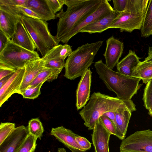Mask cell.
<instances>
[{"mask_svg": "<svg viewBox=\"0 0 152 152\" xmlns=\"http://www.w3.org/2000/svg\"><path fill=\"white\" fill-rule=\"evenodd\" d=\"M104 0H64L66 10L56 15L59 19L55 37L59 42L81 21L95 11Z\"/></svg>", "mask_w": 152, "mask_h": 152, "instance_id": "cell-1", "label": "cell"}, {"mask_svg": "<svg viewBox=\"0 0 152 152\" xmlns=\"http://www.w3.org/2000/svg\"><path fill=\"white\" fill-rule=\"evenodd\" d=\"M94 66L99 78L107 88L114 92L121 99L131 100L140 87V79L115 71L108 67L102 60L96 62Z\"/></svg>", "mask_w": 152, "mask_h": 152, "instance_id": "cell-2", "label": "cell"}, {"mask_svg": "<svg viewBox=\"0 0 152 152\" xmlns=\"http://www.w3.org/2000/svg\"><path fill=\"white\" fill-rule=\"evenodd\" d=\"M131 100H124L102 94L94 92L89 102L79 112L88 130H93L100 117L109 111L118 112L125 106L133 104Z\"/></svg>", "mask_w": 152, "mask_h": 152, "instance_id": "cell-3", "label": "cell"}, {"mask_svg": "<svg viewBox=\"0 0 152 152\" xmlns=\"http://www.w3.org/2000/svg\"><path fill=\"white\" fill-rule=\"evenodd\" d=\"M103 42L87 43L73 51L65 62L64 76L71 80L81 77L92 64Z\"/></svg>", "mask_w": 152, "mask_h": 152, "instance_id": "cell-4", "label": "cell"}, {"mask_svg": "<svg viewBox=\"0 0 152 152\" xmlns=\"http://www.w3.org/2000/svg\"><path fill=\"white\" fill-rule=\"evenodd\" d=\"M149 0H127L125 10L118 14L109 28L132 32L140 30Z\"/></svg>", "mask_w": 152, "mask_h": 152, "instance_id": "cell-5", "label": "cell"}, {"mask_svg": "<svg viewBox=\"0 0 152 152\" xmlns=\"http://www.w3.org/2000/svg\"><path fill=\"white\" fill-rule=\"evenodd\" d=\"M21 20L42 56L59 45V42L51 34L46 21L25 16H22Z\"/></svg>", "mask_w": 152, "mask_h": 152, "instance_id": "cell-6", "label": "cell"}, {"mask_svg": "<svg viewBox=\"0 0 152 152\" xmlns=\"http://www.w3.org/2000/svg\"><path fill=\"white\" fill-rule=\"evenodd\" d=\"M40 58L36 51L26 50L15 44L11 39L0 53V67L17 70L24 67L28 62Z\"/></svg>", "mask_w": 152, "mask_h": 152, "instance_id": "cell-7", "label": "cell"}, {"mask_svg": "<svg viewBox=\"0 0 152 152\" xmlns=\"http://www.w3.org/2000/svg\"><path fill=\"white\" fill-rule=\"evenodd\" d=\"M120 152H152V131H137L123 140Z\"/></svg>", "mask_w": 152, "mask_h": 152, "instance_id": "cell-8", "label": "cell"}, {"mask_svg": "<svg viewBox=\"0 0 152 152\" xmlns=\"http://www.w3.org/2000/svg\"><path fill=\"white\" fill-rule=\"evenodd\" d=\"M22 16L17 6L0 4V30L11 39Z\"/></svg>", "mask_w": 152, "mask_h": 152, "instance_id": "cell-9", "label": "cell"}, {"mask_svg": "<svg viewBox=\"0 0 152 152\" xmlns=\"http://www.w3.org/2000/svg\"><path fill=\"white\" fill-rule=\"evenodd\" d=\"M72 52V47L70 45L67 44L58 45L41 58L45 61V67L62 70L64 67L65 59Z\"/></svg>", "mask_w": 152, "mask_h": 152, "instance_id": "cell-10", "label": "cell"}, {"mask_svg": "<svg viewBox=\"0 0 152 152\" xmlns=\"http://www.w3.org/2000/svg\"><path fill=\"white\" fill-rule=\"evenodd\" d=\"M113 11L109 1L104 0L95 11L76 25L65 37L62 42L67 44L72 37L79 33L80 30L85 26L104 17Z\"/></svg>", "mask_w": 152, "mask_h": 152, "instance_id": "cell-11", "label": "cell"}, {"mask_svg": "<svg viewBox=\"0 0 152 152\" xmlns=\"http://www.w3.org/2000/svg\"><path fill=\"white\" fill-rule=\"evenodd\" d=\"M29 134L27 126L21 125L16 127L0 145V152H16Z\"/></svg>", "mask_w": 152, "mask_h": 152, "instance_id": "cell-12", "label": "cell"}, {"mask_svg": "<svg viewBox=\"0 0 152 152\" xmlns=\"http://www.w3.org/2000/svg\"><path fill=\"white\" fill-rule=\"evenodd\" d=\"M25 71L24 67L17 69L0 89V107L15 93L18 94Z\"/></svg>", "mask_w": 152, "mask_h": 152, "instance_id": "cell-13", "label": "cell"}, {"mask_svg": "<svg viewBox=\"0 0 152 152\" xmlns=\"http://www.w3.org/2000/svg\"><path fill=\"white\" fill-rule=\"evenodd\" d=\"M106 47L103 54L105 64L109 68L113 69L119 62L124 50V43L113 36L106 40Z\"/></svg>", "mask_w": 152, "mask_h": 152, "instance_id": "cell-14", "label": "cell"}, {"mask_svg": "<svg viewBox=\"0 0 152 152\" xmlns=\"http://www.w3.org/2000/svg\"><path fill=\"white\" fill-rule=\"evenodd\" d=\"M50 134L62 143L72 152H86L76 142V138L79 136L63 126L52 128Z\"/></svg>", "mask_w": 152, "mask_h": 152, "instance_id": "cell-15", "label": "cell"}, {"mask_svg": "<svg viewBox=\"0 0 152 152\" xmlns=\"http://www.w3.org/2000/svg\"><path fill=\"white\" fill-rule=\"evenodd\" d=\"M111 134L99 118L91 134L95 152H110L109 143Z\"/></svg>", "mask_w": 152, "mask_h": 152, "instance_id": "cell-16", "label": "cell"}, {"mask_svg": "<svg viewBox=\"0 0 152 152\" xmlns=\"http://www.w3.org/2000/svg\"><path fill=\"white\" fill-rule=\"evenodd\" d=\"M92 72L88 69L81 77L76 91V106L77 110L83 108L90 99Z\"/></svg>", "mask_w": 152, "mask_h": 152, "instance_id": "cell-17", "label": "cell"}, {"mask_svg": "<svg viewBox=\"0 0 152 152\" xmlns=\"http://www.w3.org/2000/svg\"><path fill=\"white\" fill-rule=\"evenodd\" d=\"M44 65L45 61L41 58L31 61L25 64V71L18 94L21 95L44 69Z\"/></svg>", "mask_w": 152, "mask_h": 152, "instance_id": "cell-18", "label": "cell"}, {"mask_svg": "<svg viewBox=\"0 0 152 152\" xmlns=\"http://www.w3.org/2000/svg\"><path fill=\"white\" fill-rule=\"evenodd\" d=\"M136 110L134 104L125 106L115 112V126L118 138L123 140L125 137L132 113Z\"/></svg>", "mask_w": 152, "mask_h": 152, "instance_id": "cell-19", "label": "cell"}, {"mask_svg": "<svg viewBox=\"0 0 152 152\" xmlns=\"http://www.w3.org/2000/svg\"><path fill=\"white\" fill-rule=\"evenodd\" d=\"M15 44L31 51H35V45L21 20L18 22L15 32L11 39Z\"/></svg>", "mask_w": 152, "mask_h": 152, "instance_id": "cell-20", "label": "cell"}, {"mask_svg": "<svg viewBox=\"0 0 152 152\" xmlns=\"http://www.w3.org/2000/svg\"><path fill=\"white\" fill-rule=\"evenodd\" d=\"M32 10L41 20L47 21L54 19L56 15L52 11L47 0H27L24 6Z\"/></svg>", "mask_w": 152, "mask_h": 152, "instance_id": "cell-21", "label": "cell"}, {"mask_svg": "<svg viewBox=\"0 0 152 152\" xmlns=\"http://www.w3.org/2000/svg\"><path fill=\"white\" fill-rule=\"evenodd\" d=\"M118 14L114 10L107 15L85 26L79 33H101L109 28Z\"/></svg>", "mask_w": 152, "mask_h": 152, "instance_id": "cell-22", "label": "cell"}, {"mask_svg": "<svg viewBox=\"0 0 152 152\" xmlns=\"http://www.w3.org/2000/svg\"><path fill=\"white\" fill-rule=\"evenodd\" d=\"M141 58L134 51L130 50L128 54L117 64V72L132 76L133 71L140 63V59Z\"/></svg>", "mask_w": 152, "mask_h": 152, "instance_id": "cell-23", "label": "cell"}, {"mask_svg": "<svg viewBox=\"0 0 152 152\" xmlns=\"http://www.w3.org/2000/svg\"><path fill=\"white\" fill-rule=\"evenodd\" d=\"M132 76L140 79L146 84L152 79V64L145 61H140L133 71Z\"/></svg>", "mask_w": 152, "mask_h": 152, "instance_id": "cell-24", "label": "cell"}, {"mask_svg": "<svg viewBox=\"0 0 152 152\" xmlns=\"http://www.w3.org/2000/svg\"><path fill=\"white\" fill-rule=\"evenodd\" d=\"M57 69L47 68L39 73L29 86H36L45 81L50 82L56 79L62 71Z\"/></svg>", "mask_w": 152, "mask_h": 152, "instance_id": "cell-25", "label": "cell"}, {"mask_svg": "<svg viewBox=\"0 0 152 152\" xmlns=\"http://www.w3.org/2000/svg\"><path fill=\"white\" fill-rule=\"evenodd\" d=\"M140 31L142 37L146 38L152 35V0H149Z\"/></svg>", "mask_w": 152, "mask_h": 152, "instance_id": "cell-26", "label": "cell"}, {"mask_svg": "<svg viewBox=\"0 0 152 152\" xmlns=\"http://www.w3.org/2000/svg\"><path fill=\"white\" fill-rule=\"evenodd\" d=\"M27 127L29 134L37 139L38 138L41 139L44 129L42 123L38 118L31 119Z\"/></svg>", "mask_w": 152, "mask_h": 152, "instance_id": "cell-27", "label": "cell"}, {"mask_svg": "<svg viewBox=\"0 0 152 152\" xmlns=\"http://www.w3.org/2000/svg\"><path fill=\"white\" fill-rule=\"evenodd\" d=\"M15 124L10 122H1L0 125V145L15 128Z\"/></svg>", "mask_w": 152, "mask_h": 152, "instance_id": "cell-28", "label": "cell"}, {"mask_svg": "<svg viewBox=\"0 0 152 152\" xmlns=\"http://www.w3.org/2000/svg\"><path fill=\"white\" fill-rule=\"evenodd\" d=\"M43 83L36 86H28L21 95L25 99H34L37 98L41 94V88Z\"/></svg>", "mask_w": 152, "mask_h": 152, "instance_id": "cell-29", "label": "cell"}, {"mask_svg": "<svg viewBox=\"0 0 152 152\" xmlns=\"http://www.w3.org/2000/svg\"><path fill=\"white\" fill-rule=\"evenodd\" d=\"M37 140L29 134L23 144L16 152H34L37 146Z\"/></svg>", "mask_w": 152, "mask_h": 152, "instance_id": "cell-30", "label": "cell"}, {"mask_svg": "<svg viewBox=\"0 0 152 152\" xmlns=\"http://www.w3.org/2000/svg\"><path fill=\"white\" fill-rule=\"evenodd\" d=\"M143 96L144 105L146 109L148 110L152 107V79L146 84L144 90Z\"/></svg>", "mask_w": 152, "mask_h": 152, "instance_id": "cell-31", "label": "cell"}, {"mask_svg": "<svg viewBox=\"0 0 152 152\" xmlns=\"http://www.w3.org/2000/svg\"><path fill=\"white\" fill-rule=\"evenodd\" d=\"M99 118L102 124L111 134L117 137L116 127L112 121L104 115L101 116Z\"/></svg>", "mask_w": 152, "mask_h": 152, "instance_id": "cell-32", "label": "cell"}, {"mask_svg": "<svg viewBox=\"0 0 152 152\" xmlns=\"http://www.w3.org/2000/svg\"><path fill=\"white\" fill-rule=\"evenodd\" d=\"M47 2L53 12L56 15L61 10L64 5V0H47Z\"/></svg>", "mask_w": 152, "mask_h": 152, "instance_id": "cell-33", "label": "cell"}, {"mask_svg": "<svg viewBox=\"0 0 152 152\" xmlns=\"http://www.w3.org/2000/svg\"><path fill=\"white\" fill-rule=\"evenodd\" d=\"M17 7L22 16L41 19L37 14L30 9L23 6H17Z\"/></svg>", "mask_w": 152, "mask_h": 152, "instance_id": "cell-34", "label": "cell"}, {"mask_svg": "<svg viewBox=\"0 0 152 152\" xmlns=\"http://www.w3.org/2000/svg\"><path fill=\"white\" fill-rule=\"evenodd\" d=\"M113 9L118 13L124 11L126 9L127 0H113Z\"/></svg>", "mask_w": 152, "mask_h": 152, "instance_id": "cell-35", "label": "cell"}, {"mask_svg": "<svg viewBox=\"0 0 152 152\" xmlns=\"http://www.w3.org/2000/svg\"><path fill=\"white\" fill-rule=\"evenodd\" d=\"M75 140L80 148L86 151L91 148V143L84 137L79 136L75 138Z\"/></svg>", "mask_w": 152, "mask_h": 152, "instance_id": "cell-36", "label": "cell"}, {"mask_svg": "<svg viewBox=\"0 0 152 152\" xmlns=\"http://www.w3.org/2000/svg\"><path fill=\"white\" fill-rule=\"evenodd\" d=\"M26 1L27 0H0V4L12 6H24Z\"/></svg>", "mask_w": 152, "mask_h": 152, "instance_id": "cell-37", "label": "cell"}, {"mask_svg": "<svg viewBox=\"0 0 152 152\" xmlns=\"http://www.w3.org/2000/svg\"><path fill=\"white\" fill-rule=\"evenodd\" d=\"M10 40L3 32L0 30V53L5 48Z\"/></svg>", "mask_w": 152, "mask_h": 152, "instance_id": "cell-38", "label": "cell"}, {"mask_svg": "<svg viewBox=\"0 0 152 152\" xmlns=\"http://www.w3.org/2000/svg\"><path fill=\"white\" fill-rule=\"evenodd\" d=\"M16 70L14 69L0 67V80L3 78L14 74Z\"/></svg>", "mask_w": 152, "mask_h": 152, "instance_id": "cell-39", "label": "cell"}, {"mask_svg": "<svg viewBox=\"0 0 152 152\" xmlns=\"http://www.w3.org/2000/svg\"><path fill=\"white\" fill-rule=\"evenodd\" d=\"M115 112H116L109 111L105 113L102 115H104L112 121L115 126Z\"/></svg>", "mask_w": 152, "mask_h": 152, "instance_id": "cell-40", "label": "cell"}, {"mask_svg": "<svg viewBox=\"0 0 152 152\" xmlns=\"http://www.w3.org/2000/svg\"><path fill=\"white\" fill-rule=\"evenodd\" d=\"M146 62L152 64V47H149L148 56L145 58L144 60Z\"/></svg>", "mask_w": 152, "mask_h": 152, "instance_id": "cell-41", "label": "cell"}, {"mask_svg": "<svg viewBox=\"0 0 152 152\" xmlns=\"http://www.w3.org/2000/svg\"><path fill=\"white\" fill-rule=\"evenodd\" d=\"M13 74L7 76L0 80V89L8 81Z\"/></svg>", "mask_w": 152, "mask_h": 152, "instance_id": "cell-42", "label": "cell"}, {"mask_svg": "<svg viewBox=\"0 0 152 152\" xmlns=\"http://www.w3.org/2000/svg\"><path fill=\"white\" fill-rule=\"evenodd\" d=\"M57 152H66V150L63 148H59Z\"/></svg>", "mask_w": 152, "mask_h": 152, "instance_id": "cell-43", "label": "cell"}, {"mask_svg": "<svg viewBox=\"0 0 152 152\" xmlns=\"http://www.w3.org/2000/svg\"><path fill=\"white\" fill-rule=\"evenodd\" d=\"M148 114L151 116H152V107H151L148 110Z\"/></svg>", "mask_w": 152, "mask_h": 152, "instance_id": "cell-44", "label": "cell"}, {"mask_svg": "<svg viewBox=\"0 0 152 152\" xmlns=\"http://www.w3.org/2000/svg\"></svg>", "mask_w": 152, "mask_h": 152, "instance_id": "cell-45", "label": "cell"}]
</instances>
